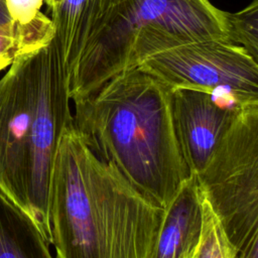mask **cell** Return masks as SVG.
Masks as SVG:
<instances>
[{
	"label": "cell",
	"instance_id": "cell-6",
	"mask_svg": "<svg viewBox=\"0 0 258 258\" xmlns=\"http://www.w3.org/2000/svg\"><path fill=\"white\" fill-rule=\"evenodd\" d=\"M137 67L170 90H228L258 99V61L245 48L229 41L206 39L185 43L150 55Z\"/></svg>",
	"mask_w": 258,
	"mask_h": 258
},
{
	"label": "cell",
	"instance_id": "cell-1",
	"mask_svg": "<svg viewBox=\"0 0 258 258\" xmlns=\"http://www.w3.org/2000/svg\"><path fill=\"white\" fill-rule=\"evenodd\" d=\"M163 212L98 158L73 122L63 130L48 197L56 258H149Z\"/></svg>",
	"mask_w": 258,
	"mask_h": 258
},
{
	"label": "cell",
	"instance_id": "cell-7",
	"mask_svg": "<svg viewBox=\"0 0 258 258\" xmlns=\"http://www.w3.org/2000/svg\"><path fill=\"white\" fill-rule=\"evenodd\" d=\"M249 103L253 102H242L231 93L170 90L173 128L190 173L206 166L239 111Z\"/></svg>",
	"mask_w": 258,
	"mask_h": 258
},
{
	"label": "cell",
	"instance_id": "cell-16",
	"mask_svg": "<svg viewBox=\"0 0 258 258\" xmlns=\"http://www.w3.org/2000/svg\"><path fill=\"white\" fill-rule=\"evenodd\" d=\"M10 21H11V19L7 12L5 2H4V0H0V25L7 24Z\"/></svg>",
	"mask_w": 258,
	"mask_h": 258
},
{
	"label": "cell",
	"instance_id": "cell-9",
	"mask_svg": "<svg viewBox=\"0 0 258 258\" xmlns=\"http://www.w3.org/2000/svg\"><path fill=\"white\" fill-rule=\"evenodd\" d=\"M202 227V188L190 173L164 209L149 258H192Z\"/></svg>",
	"mask_w": 258,
	"mask_h": 258
},
{
	"label": "cell",
	"instance_id": "cell-11",
	"mask_svg": "<svg viewBox=\"0 0 258 258\" xmlns=\"http://www.w3.org/2000/svg\"><path fill=\"white\" fill-rule=\"evenodd\" d=\"M53 36V25H28L12 20L0 25V72L19 57L45 47Z\"/></svg>",
	"mask_w": 258,
	"mask_h": 258
},
{
	"label": "cell",
	"instance_id": "cell-14",
	"mask_svg": "<svg viewBox=\"0 0 258 258\" xmlns=\"http://www.w3.org/2000/svg\"><path fill=\"white\" fill-rule=\"evenodd\" d=\"M12 21L28 25H53L49 16L41 11L45 0H4Z\"/></svg>",
	"mask_w": 258,
	"mask_h": 258
},
{
	"label": "cell",
	"instance_id": "cell-12",
	"mask_svg": "<svg viewBox=\"0 0 258 258\" xmlns=\"http://www.w3.org/2000/svg\"><path fill=\"white\" fill-rule=\"evenodd\" d=\"M202 204V234L199 246L192 258H236L238 252L228 239L219 218L214 212L203 189Z\"/></svg>",
	"mask_w": 258,
	"mask_h": 258
},
{
	"label": "cell",
	"instance_id": "cell-8",
	"mask_svg": "<svg viewBox=\"0 0 258 258\" xmlns=\"http://www.w3.org/2000/svg\"><path fill=\"white\" fill-rule=\"evenodd\" d=\"M125 0H60L50 10L53 40L70 79L79 61L109 26Z\"/></svg>",
	"mask_w": 258,
	"mask_h": 258
},
{
	"label": "cell",
	"instance_id": "cell-15",
	"mask_svg": "<svg viewBox=\"0 0 258 258\" xmlns=\"http://www.w3.org/2000/svg\"><path fill=\"white\" fill-rule=\"evenodd\" d=\"M236 258H258V239L253 240L238 252Z\"/></svg>",
	"mask_w": 258,
	"mask_h": 258
},
{
	"label": "cell",
	"instance_id": "cell-10",
	"mask_svg": "<svg viewBox=\"0 0 258 258\" xmlns=\"http://www.w3.org/2000/svg\"><path fill=\"white\" fill-rule=\"evenodd\" d=\"M0 258H53L37 225L0 189Z\"/></svg>",
	"mask_w": 258,
	"mask_h": 258
},
{
	"label": "cell",
	"instance_id": "cell-13",
	"mask_svg": "<svg viewBox=\"0 0 258 258\" xmlns=\"http://www.w3.org/2000/svg\"><path fill=\"white\" fill-rule=\"evenodd\" d=\"M226 17L230 42L242 46L255 60H257L258 0H252L249 5L238 12H227Z\"/></svg>",
	"mask_w": 258,
	"mask_h": 258
},
{
	"label": "cell",
	"instance_id": "cell-4",
	"mask_svg": "<svg viewBox=\"0 0 258 258\" xmlns=\"http://www.w3.org/2000/svg\"><path fill=\"white\" fill-rule=\"evenodd\" d=\"M226 13L210 0H125L71 75V100L162 50L206 39L230 42Z\"/></svg>",
	"mask_w": 258,
	"mask_h": 258
},
{
	"label": "cell",
	"instance_id": "cell-2",
	"mask_svg": "<svg viewBox=\"0 0 258 258\" xmlns=\"http://www.w3.org/2000/svg\"><path fill=\"white\" fill-rule=\"evenodd\" d=\"M73 102V126L91 151L165 209L190 175L173 128L170 89L135 67Z\"/></svg>",
	"mask_w": 258,
	"mask_h": 258
},
{
	"label": "cell",
	"instance_id": "cell-17",
	"mask_svg": "<svg viewBox=\"0 0 258 258\" xmlns=\"http://www.w3.org/2000/svg\"><path fill=\"white\" fill-rule=\"evenodd\" d=\"M60 0H45V5L47 6V9L50 10L57 2H59Z\"/></svg>",
	"mask_w": 258,
	"mask_h": 258
},
{
	"label": "cell",
	"instance_id": "cell-5",
	"mask_svg": "<svg viewBox=\"0 0 258 258\" xmlns=\"http://www.w3.org/2000/svg\"><path fill=\"white\" fill-rule=\"evenodd\" d=\"M197 177L237 252L258 239V102L239 111Z\"/></svg>",
	"mask_w": 258,
	"mask_h": 258
},
{
	"label": "cell",
	"instance_id": "cell-3",
	"mask_svg": "<svg viewBox=\"0 0 258 258\" xmlns=\"http://www.w3.org/2000/svg\"><path fill=\"white\" fill-rule=\"evenodd\" d=\"M69 78L52 38L0 79V189L51 244L48 197L63 130L73 122Z\"/></svg>",
	"mask_w": 258,
	"mask_h": 258
}]
</instances>
